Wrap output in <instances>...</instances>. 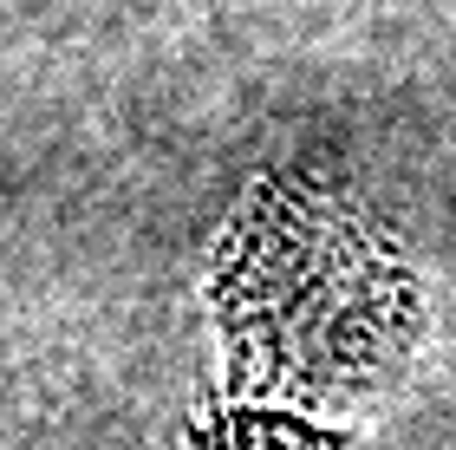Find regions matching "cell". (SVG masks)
Returning <instances> with one entry per match:
<instances>
[{
    "label": "cell",
    "instance_id": "obj_1",
    "mask_svg": "<svg viewBox=\"0 0 456 450\" xmlns=\"http://www.w3.org/2000/svg\"><path fill=\"white\" fill-rule=\"evenodd\" d=\"M216 314L267 392L352 405L404 365L424 300L359 216L267 190L222 241Z\"/></svg>",
    "mask_w": 456,
    "mask_h": 450
},
{
    "label": "cell",
    "instance_id": "obj_2",
    "mask_svg": "<svg viewBox=\"0 0 456 450\" xmlns=\"http://www.w3.org/2000/svg\"><path fill=\"white\" fill-rule=\"evenodd\" d=\"M202 450H333V438L314 431L306 418L267 412V405H235L202 431Z\"/></svg>",
    "mask_w": 456,
    "mask_h": 450
}]
</instances>
